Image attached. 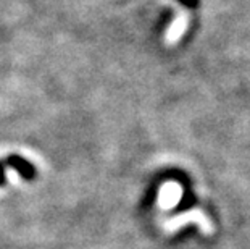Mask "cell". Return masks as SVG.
Instances as JSON below:
<instances>
[{
	"label": "cell",
	"mask_w": 250,
	"mask_h": 249,
	"mask_svg": "<svg viewBox=\"0 0 250 249\" xmlns=\"http://www.w3.org/2000/svg\"><path fill=\"white\" fill-rule=\"evenodd\" d=\"M189 222H197V224L200 225V228L204 230V233H207V235H210V233L213 231L211 222L207 219V215L199 209H194L190 212H186V214H181L178 217H173V219L165 222L162 226H163V230H167V231H174V230L181 228L183 225L189 224Z\"/></svg>",
	"instance_id": "1"
},
{
	"label": "cell",
	"mask_w": 250,
	"mask_h": 249,
	"mask_svg": "<svg viewBox=\"0 0 250 249\" xmlns=\"http://www.w3.org/2000/svg\"><path fill=\"white\" fill-rule=\"evenodd\" d=\"M183 196V189L178 183H167L160 188V194H158V204L162 209H171L174 207Z\"/></svg>",
	"instance_id": "2"
},
{
	"label": "cell",
	"mask_w": 250,
	"mask_h": 249,
	"mask_svg": "<svg viewBox=\"0 0 250 249\" xmlns=\"http://www.w3.org/2000/svg\"><path fill=\"white\" fill-rule=\"evenodd\" d=\"M7 163H8L10 167H13L15 170H17L24 180H28V181H29V180H34V177H36L34 167L31 165L28 160H24L23 157H20V156H10L7 158Z\"/></svg>",
	"instance_id": "3"
},
{
	"label": "cell",
	"mask_w": 250,
	"mask_h": 249,
	"mask_svg": "<svg viewBox=\"0 0 250 249\" xmlns=\"http://www.w3.org/2000/svg\"><path fill=\"white\" fill-rule=\"evenodd\" d=\"M188 28V18H186V15H181L179 18L174 20V23L171 24V28L168 29L167 33V42L168 44H174V42H178L181 39V36Z\"/></svg>",
	"instance_id": "4"
},
{
	"label": "cell",
	"mask_w": 250,
	"mask_h": 249,
	"mask_svg": "<svg viewBox=\"0 0 250 249\" xmlns=\"http://www.w3.org/2000/svg\"><path fill=\"white\" fill-rule=\"evenodd\" d=\"M179 2H183L184 5H188L190 8H195L197 5H199V0H179Z\"/></svg>",
	"instance_id": "5"
},
{
	"label": "cell",
	"mask_w": 250,
	"mask_h": 249,
	"mask_svg": "<svg viewBox=\"0 0 250 249\" xmlns=\"http://www.w3.org/2000/svg\"><path fill=\"white\" fill-rule=\"evenodd\" d=\"M5 183V173H3V163H0V186Z\"/></svg>",
	"instance_id": "6"
}]
</instances>
